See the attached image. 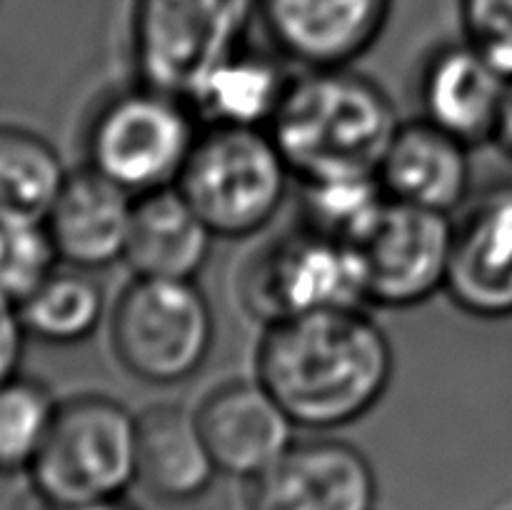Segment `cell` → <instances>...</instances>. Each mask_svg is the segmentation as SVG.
Here are the masks:
<instances>
[{"mask_svg":"<svg viewBox=\"0 0 512 510\" xmlns=\"http://www.w3.org/2000/svg\"><path fill=\"white\" fill-rule=\"evenodd\" d=\"M395 353L368 308H340L265 325L255 378L295 428L328 435L373 413L388 395Z\"/></svg>","mask_w":512,"mask_h":510,"instance_id":"6da1fadb","label":"cell"},{"mask_svg":"<svg viewBox=\"0 0 512 510\" xmlns=\"http://www.w3.org/2000/svg\"><path fill=\"white\" fill-rule=\"evenodd\" d=\"M400 118L390 95L353 68L300 70L270 123L295 180L378 173Z\"/></svg>","mask_w":512,"mask_h":510,"instance_id":"7a4b0ae2","label":"cell"},{"mask_svg":"<svg viewBox=\"0 0 512 510\" xmlns=\"http://www.w3.org/2000/svg\"><path fill=\"white\" fill-rule=\"evenodd\" d=\"M203 133L193 105L140 83L105 95L85 128V165L130 195L178 185Z\"/></svg>","mask_w":512,"mask_h":510,"instance_id":"3957f363","label":"cell"},{"mask_svg":"<svg viewBox=\"0 0 512 510\" xmlns=\"http://www.w3.org/2000/svg\"><path fill=\"white\" fill-rule=\"evenodd\" d=\"M290 180L270 130L203 128L178 188L215 238L245 240L278 218Z\"/></svg>","mask_w":512,"mask_h":510,"instance_id":"277c9868","label":"cell"},{"mask_svg":"<svg viewBox=\"0 0 512 510\" xmlns=\"http://www.w3.org/2000/svg\"><path fill=\"white\" fill-rule=\"evenodd\" d=\"M28 475L48 505L120 498L138 483V415L100 393L60 400Z\"/></svg>","mask_w":512,"mask_h":510,"instance_id":"5b68a950","label":"cell"},{"mask_svg":"<svg viewBox=\"0 0 512 510\" xmlns=\"http://www.w3.org/2000/svg\"><path fill=\"white\" fill-rule=\"evenodd\" d=\"M110 343L133 378L185 383L213 350V308L195 280L133 278L110 310Z\"/></svg>","mask_w":512,"mask_h":510,"instance_id":"8992f818","label":"cell"},{"mask_svg":"<svg viewBox=\"0 0 512 510\" xmlns=\"http://www.w3.org/2000/svg\"><path fill=\"white\" fill-rule=\"evenodd\" d=\"M255 18L258 0H135V75L188 100L220 60L243 48Z\"/></svg>","mask_w":512,"mask_h":510,"instance_id":"52a82bcc","label":"cell"},{"mask_svg":"<svg viewBox=\"0 0 512 510\" xmlns=\"http://www.w3.org/2000/svg\"><path fill=\"white\" fill-rule=\"evenodd\" d=\"M240 298L265 325L323 310L368 308L358 250L303 223L245 260Z\"/></svg>","mask_w":512,"mask_h":510,"instance_id":"ba28073f","label":"cell"},{"mask_svg":"<svg viewBox=\"0 0 512 510\" xmlns=\"http://www.w3.org/2000/svg\"><path fill=\"white\" fill-rule=\"evenodd\" d=\"M453 215L388 200L353 245L368 308L410 310L445 293L453 258Z\"/></svg>","mask_w":512,"mask_h":510,"instance_id":"9c48e42d","label":"cell"},{"mask_svg":"<svg viewBox=\"0 0 512 510\" xmlns=\"http://www.w3.org/2000/svg\"><path fill=\"white\" fill-rule=\"evenodd\" d=\"M378 475L355 445L330 435L295 440L248 483V510H375Z\"/></svg>","mask_w":512,"mask_h":510,"instance_id":"30bf717a","label":"cell"},{"mask_svg":"<svg viewBox=\"0 0 512 510\" xmlns=\"http://www.w3.org/2000/svg\"><path fill=\"white\" fill-rule=\"evenodd\" d=\"M393 0H258L275 53L300 70L353 68L375 48Z\"/></svg>","mask_w":512,"mask_h":510,"instance_id":"8fae6325","label":"cell"},{"mask_svg":"<svg viewBox=\"0 0 512 510\" xmlns=\"http://www.w3.org/2000/svg\"><path fill=\"white\" fill-rule=\"evenodd\" d=\"M445 295L470 318H512V183L468 200L455 220Z\"/></svg>","mask_w":512,"mask_h":510,"instance_id":"7c38bea8","label":"cell"},{"mask_svg":"<svg viewBox=\"0 0 512 510\" xmlns=\"http://www.w3.org/2000/svg\"><path fill=\"white\" fill-rule=\"evenodd\" d=\"M220 475L250 483L295 443V423L275 395L255 380H230L195 408Z\"/></svg>","mask_w":512,"mask_h":510,"instance_id":"4fadbf2b","label":"cell"},{"mask_svg":"<svg viewBox=\"0 0 512 510\" xmlns=\"http://www.w3.org/2000/svg\"><path fill=\"white\" fill-rule=\"evenodd\" d=\"M510 78L468 40L440 45L420 70V118L468 148L495 143Z\"/></svg>","mask_w":512,"mask_h":510,"instance_id":"5bb4252c","label":"cell"},{"mask_svg":"<svg viewBox=\"0 0 512 510\" xmlns=\"http://www.w3.org/2000/svg\"><path fill=\"white\" fill-rule=\"evenodd\" d=\"M135 195L93 168L70 170L53 210L45 218L60 263L73 268H110L125 258Z\"/></svg>","mask_w":512,"mask_h":510,"instance_id":"9a60e30c","label":"cell"},{"mask_svg":"<svg viewBox=\"0 0 512 510\" xmlns=\"http://www.w3.org/2000/svg\"><path fill=\"white\" fill-rule=\"evenodd\" d=\"M470 150L423 118L400 123L378 165L380 185L390 200L453 215L470 200Z\"/></svg>","mask_w":512,"mask_h":510,"instance_id":"2e32d148","label":"cell"},{"mask_svg":"<svg viewBox=\"0 0 512 510\" xmlns=\"http://www.w3.org/2000/svg\"><path fill=\"white\" fill-rule=\"evenodd\" d=\"M220 475L195 410L158 403L138 415V483L160 503H193Z\"/></svg>","mask_w":512,"mask_h":510,"instance_id":"e0dca14e","label":"cell"},{"mask_svg":"<svg viewBox=\"0 0 512 510\" xmlns=\"http://www.w3.org/2000/svg\"><path fill=\"white\" fill-rule=\"evenodd\" d=\"M215 233L178 185L135 198L123 263L135 278L195 280L213 253Z\"/></svg>","mask_w":512,"mask_h":510,"instance_id":"ac0fdd59","label":"cell"},{"mask_svg":"<svg viewBox=\"0 0 512 510\" xmlns=\"http://www.w3.org/2000/svg\"><path fill=\"white\" fill-rule=\"evenodd\" d=\"M288 65L283 55L243 45L195 85L188 103L203 128L268 130L295 75Z\"/></svg>","mask_w":512,"mask_h":510,"instance_id":"d6986e66","label":"cell"},{"mask_svg":"<svg viewBox=\"0 0 512 510\" xmlns=\"http://www.w3.org/2000/svg\"><path fill=\"white\" fill-rule=\"evenodd\" d=\"M68 175L43 135L23 125H0V220L45 225Z\"/></svg>","mask_w":512,"mask_h":510,"instance_id":"ffe728a7","label":"cell"},{"mask_svg":"<svg viewBox=\"0 0 512 510\" xmlns=\"http://www.w3.org/2000/svg\"><path fill=\"white\" fill-rule=\"evenodd\" d=\"M18 315L25 333L40 343H85L105 320L103 285L90 270L58 263L33 295L18 305Z\"/></svg>","mask_w":512,"mask_h":510,"instance_id":"44dd1931","label":"cell"},{"mask_svg":"<svg viewBox=\"0 0 512 510\" xmlns=\"http://www.w3.org/2000/svg\"><path fill=\"white\" fill-rule=\"evenodd\" d=\"M378 173L300 180V223L355 245L388 203Z\"/></svg>","mask_w":512,"mask_h":510,"instance_id":"7402d4cb","label":"cell"},{"mask_svg":"<svg viewBox=\"0 0 512 510\" xmlns=\"http://www.w3.org/2000/svg\"><path fill=\"white\" fill-rule=\"evenodd\" d=\"M60 400L50 388L28 375H15L0 385V470L28 473L45 445Z\"/></svg>","mask_w":512,"mask_h":510,"instance_id":"603a6c76","label":"cell"},{"mask_svg":"<svg viewBox=\"0 0 512 510\" xmlns=\"http://www.w3.org/2000/svg\"><path fill=\"white\" fill-rule=\"evenodd\" d=\"M60 258L43 223L0 220V300L13 308L58 268Z\"/></svg>","mask_w":512,"mask_h":510,"instance_id":"cb8c5ba5","label":"cell"},{"mask_svg":"<svg viewBox=\"0 0 512 510\" xmlns=\"http://www.w3.org/2000/svg\"><path fill=\"white\" fill-rule=\"evenodd\" d=\"M463 40L512 80V0H458Z\"/></svg>","mask_w":512,"mask_h":510,"instance_id":"d4e9b609","label":"cell"},{"mask_svg":"<svg viewBox=\"0 0 512 510\" xmlns=\"http://www.w3.org/2000/svg\"><path fill=\"white\" fill-rule=\"evenodd\" d=\"M28 338L30 335L25 333L18 308L0 300V385L20 373Z\"/></svg>","mask_w":512,"mask_h":510,"instance_id":"484cf974","label":"cell"},{"mask_svg":"<svg viewBox=\"0 0 512 510\" xmlns=\"http://www.w3.org/2000/svg\"><path fill=\"white\" fill-rule=\"evenodd\" d=\"M48 510H140L138 505L130 503L125 495L120 498L88 500V503H70V505H48Z\"/></svg>","mask_w":512,"mask_h":510,"instance_id":"4316f807","label":"cell"},{"mask_svg":"<svg viewBox=\"0 0 512 510\" xmlns=\"http://www.w3.org/2000/svg\"><path fill=\"white\" fill-rule=\"evenodd\" d=\"M495 143L503 148V153L512 160V80L508 85V95H505L503 115H500L498 133H495Z\"/></svg>","mask_w":512,"mask_h":510,"instance_id":"83f0119b","label":"cell"}]
</instances>
